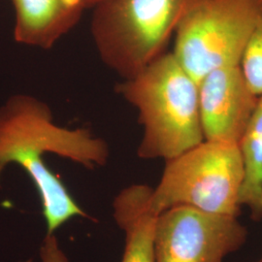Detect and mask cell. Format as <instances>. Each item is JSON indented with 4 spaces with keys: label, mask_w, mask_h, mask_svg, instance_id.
<instances>
[{
    "label": "cell",
    "mask_w": 262,
    "mask_h": 262,
    "mask_svg": "<svg viewBox=\"0 0 262 262\" xmlns=\"http://www.w3.org/2000/svg\"><path fill=\"white\" fill-rule=\"evenodd\" d=\"M139 114L142 159L167 161L205 140L199 110L198 83L172 52L158 56L116 86Z\"/></svg>",
    "instance_id": "1"
},
{
    "label": "cell",
    "mask_w": 262,
    "mask_h": 262,
    "mask_svg": "<svg viewBox=\"0 0 262 262\" xmlns=\"http://www.w3.org/2000/svg\"><path fill=\"white\" fill-rule=\"evenodd\" d=\"M200 0H106L94 8L91 32L104 64L122 79L164 54L179 24Z\"/></svg>",
    "instance_id": "2"
},
{
    "label": "cell",
    "mask_w": 262,
    "mask_h": 262,
    "mask_svg": "<svg viewBox=\"0 0 262 262\" xmlns=\"http://www.w3.org/2000/svg\"><path fill=\"white\" fill-rule=\"evenodd\" d=\"M245 179L239 145L204 140L165 161L158 186L152 187L150 209L156 213L175 206L239 217Z\"/></svg>",
    "instance_id": "3"
},
{
    "label": "cell",
    "mask_w": 262,
    "mask_h": 262,
    "mask_svg": "<svg viewBox=\"0 0 262 262\" xmlns=\"http://www.w3.org/2000/svg\"><path fill=\"white\" fill-rule=\"evenodd\" d=\"M50 154L94 169L107 163L110 150L90 129L58 125L50 107L36 97H10L0 107V176L11 163L20 165Z\"/></svg>",
    "instance_id": "4"
},
{
    "label": "cell",
    "mask_w": 262,
    "mask_h": 262,
    "mask_svg": "<svg viewBox=\"0 0 262 262\" xmlns=\"http://www.w3.org/2000/svg\"><path fill=\"white\" fill-rule=\"evenodd\" d=\"M261 11L262 0H200L179 24L172 54L197 83L238 66Z\"/></svg>",
    "instance_id": "5"
},
{
    "label": "cell",
    "mask_w": 262,
    "mask_h": 262,
    "mask_svg": "<svg viewBox=\"0 0 262 262\" xmlns=\"http://www.w3.org/2000/svg\"><path fill=\"white\" fill-rule=\"evenodd\" d=\"M238 217L175 206L158 215L155 262H224L248 240Z\"/></svg>",
    "instance_id": "6"
},
{
    "label": "cell",
    "mask_w": 262,
    "mask_h": 262,
    "mask_svg": "<svg viewBox=\"0 0 262 262\" xmlns=\"http://www.w3.org/2000/svg\"><path fill=\"white\" fill-rule=\"evenodd\" d=\"M198 96L205 140L239 144L259 97L249 86L240 66L207 73L198 82Z\"/></svg>",
    "instance_id": "7"
},
{
    "label": "cell",
    "mask_w": 262,
    "mask_h": 262,
    "mask_svg": "<svg viewBox=\"0 0 262 262\" xmlns=\"http://www.w3.org/2000/svg\"><path fill=\"white\" fill-rule=\"evenodd\" d=\"M14 37L20 44L50 49L75 27L84 7L80 0H12Z\"/></svg>",
    "instance_id": "8"
},
{
    "label": "cell",
    "mask_w": 262,
    "mask_h": 262,
    "mask_svg": "<svg viewBox=\"0 0 262 262\" xmlns=\"http://www.w3.org/2000/svg\"><path fill=\"white\" fill-rule=\"evenodd\" d=\"M152 187L143 184L122 189L113 201V216L124 233L121 262H155V227L158 214L150 209Z\"/></svg>",
    "instance_id": "9"
},
{
    "label": "cell",
    "mask_w": 262,
    "mask_h": 262,
    "mask_svg": "<svg viewBox=\"0 0 262 262\" xmlns=\"http://www.w3.org/2000/svg\"><path fill=\"white\" fill-rule=\"evenodd\" d=\"M238 145L245 167L240 203L250 209L253 220L259 221L262 219V94Z\"/></svg>",
    "instance_id": "10"
},
{
    "label": "cell",
    "mask_w": 262,
    "mask_h": 262,
    "mask_svg": "<svg viewBox=\"0 0 262 262\" xmlns=\"http://www.w3.org/2000/svg\"><path fill=\"white\" fill-rule=\"evenodd\" d=\"M244 77L254 94H262V11L240 60Z\"/></svg>",
    "instance_id": "11"
},
{
    "label": "cell",
    "mask_w": 262,
    "mask_h": 262,
    "mask_svg": "<svg viewBox=\"0 0 262 262\" xmlns=\"http://www.w3.org/2000/svg\"><path fill=\"white\" fill-rule=\"evenodd\" d=\"M40 262H69L55 233L45 236L40 248Z\"/></svg>",
    "instance_id": "12"
},
{
    "label": "cell",
    "mask_w": 262,
    "mask_h": 262,
    "mask_svg": "<svg viewBox=\"0 0 262 262\" xmlns=\"http://www.w3.org/2000/svg\"><path fill=\"white\" fill-rule=\"evenodd\" d=\"M81 3L83 4L84 9H89V8H93L96 7L97 5H99L100 3H102L106 0H80Z\"/></svg>",
    "instance_id": "13"
},
{
    "label": "cell",
    "mask_w": 262,
    "mask_h": 262,
    "mask_svg": "<svg viewBox=\"0 0 262 262\" xmlns=\"http://www.w3.org/2000/svg\"><path fill=\"white\" fill-rule=\"evenodd\" d=\"M257 262H262V259H261V260H260V261H257Z\"/></svg>",
    "instance_id": "14"
}]
</instances>
